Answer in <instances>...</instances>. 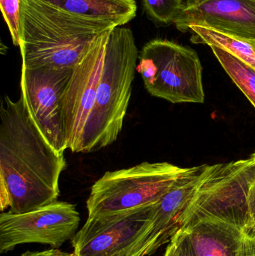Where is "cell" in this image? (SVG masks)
<instances>
[{
	"label": "cell",
	"mask_w": 255,
	"mask_h": 256,
	"mask_svg": "<svg viewBox=\"0 0 255 256\" xmlns=\"http://www.w3.org/2000/svg\"><path fill=\"white\" fill-rule=\"evenodd\" d=\"M0 190L7 194L10 212L27 213L55 202L67 166L28 117L22 98L6 96L0 109Z\"/></svg>",
	"instance_id": "obj_1"
},
{
	"label": "cell",
	"mask_w": 255,
	"mask_h": 256,
	"mask_svg": "<svg viewBox=\"0 0 255 256\" xmlns=\"http://www.w3.org/2000/svg\"><path fill=\"white\" fill-rule=\"evenodd\" d=\"M22 67L73 70L94 40L117 28L63 13L39 0H23L21 9Z\"/></svg>",
	"instance_id": "obj_2"
},
{
	"label": "cell",
	"mask_w": 255,
	"mask_h": 256,
	"mask_svg": "<svg viewBox=\"0 0 255 256\" xmlns=\"http://www.w3.org/2000/svg\"><path fill=\"white\" fill-rule=\"evenodd\" d=\"M139 55L131 30L117 27L111 31L97 84L88 153L110 146L121 134Z\"/></svg>",
	"instance_id": "obj_3"
},
{
	"label": "cell",
	"mask_w": 255,
	"mask_h": 256,
	"mask_svg": "<svg viewBox=\"0 0 255 256\" xmlns=\"http://www.w3.org/2000/svg\"><path fill=\"white\" fill-rule=\"evenodd\" d=\"M190 168L169 162H144L107 172L91 188L86 202L88 218L154 206Z\"/></svg>",
	"instance_id": "obj_4"
},
{
	"label": "cell",
	"mask_w": 255,
	"mask_h": 256,
	"mask_svg": "<svg viewBox=\"0 0 255 256\" xmlns=\"http://www.w3.org/2000/svg\"><path fill=\"white\" fill-rule=\"evenodd\" d=\"M136 72L151 96L176 104H204L202 66L196 51L155 39L139 55Z\"/></svg>",
	"instance_id": "obj_5"
},
{
	"label": "cell",
	"mask_w": 255,
	"mask_h": 256,
	"mask_svg": "<svg viewBox=\"0 0 255 256\" xmlns=\"http://www.w3.org/2000/svg\"><path fill=\"white\" fill-rule=\"evenodd\" d=\"M111 31L99 36L74 68L61 100L66 144L73 153H88L89 150L97 84Z\"/></svg>",
	"instance_id": "obj_6"
},
{
	"label": "cell",
	"mask_w": 255,
	"mask_h": 256,
	"mask_svg": "<svg viewBox=\"0 0 255 256\" xmlns=\"http://www.w3.org/2000/svg\"><path fill=\"white\" fill-rule=\"evenodd\" d=\"M152 206L88 218L73 239L76 256H146Z\"/></svg>",
	"instance_id": "obj_7"
},
{
	"label": "cell",
	"mask_w": 255,
	"mask_h": 256,
	"mask_svg": "<svg viewBox=\"0 0 255 256\" xmlns=\"http://www.w3.org/2000/svg\"><path fill=\"white\" fill-rule=\"evenodd\" d=\"M80 218L76 206L64 202L27 213L2 212L0 215V252L7 254L26 244L49 245L54 249L73 240Z\"/></svg>",
	"instance_id": "obj_8"
},
{
	"label": "cell",
	"mask_w": 255,
	"mask_h": 256,
	"mask_svg": "<svg viewBox=\"0 0 255 256\" xmlns=\"http://www.w3.org/2000/svg\"><path fill=\"white\" fill-rule=\"evenodd\" d=\"M73 70L22 67L21 96L30 120L58 153L67 148L61 118V100Z\"/></svg>",
	"instance_id": "obj_9"
},
{
	"label": "cell",
	"mask_w": 255,
	"mask_h": 256,
	"mask_svg": "<svg viewBox=\"0 0 255 256\" xmlns=\"http://www.w3.org/2000/svg\"><path fill=\"white\" fill-rule=\"evenodd\" d=\"M187 32L201 26L239 38L255 40V0H200L187 2L174 22Z\"/></svg>",
	"instance_id": "obj_10"
},
{
	"label": "cell",
	"mask_w": 255,
	"mask_h": 256,
	"mask_svg": "<svg viewBox=\"0 0 255 256\" xmlns=\"http://www.w3.org/2000/svg\"><path fill=\"white\" fill-rule=\"evenodd\" d=\"M209 168L207 164L190 168L152 206L145 256L154 255L181 230L183 214Z\"/></svg>",
	"instance_id": "obj_11"
},
{
	"label": "cell",
	"mask_w": 255,
	"mask_h": 256,
	"mask_svg": "<svg viewBox=\"0 0 255 256\" xmlns=\"http://www.w3.org/2000/svg\"><path fill=\"white\" fill-rule=\"evenodd\" d=\"M181 230L187 233L196 256H255V239L223 221L202 218Z\"/></svg>",
	"instance_id": "obj_12"
},
{
	"label": "cell",
	"mask_w": 255,
	"mask_h": 256,
	"mask_svg": "<svg viewBox=\"0 0 255 256\" xmlns=\"http://www.w3.org/2000/svg\"><path fill=\"white\" fill-rule=\"evenodd\" d=\"M63 13L116 27L134 19L137 12L135 0H39Z\"/></svg>",
	"instance_id": "obj_13"
},
{
	"label": "cell",
	"mask_w": 255,
	"mask_h": 256,
	"mask_svg": "<svg viewBox=\"0 0 255 256\" xmlns=\"http://www.w3.org/2000/svg\"><path fill=\"white\" fill-rule=\"evenodd\" d=\"M188 32L192 33V43L221 48L255 70V40L232 37L201 26L190 27Z\"/></svg>",
	"instance_id": "obj_14"
},
{
	"label": "cell",
	"mask_w": 255,
	"mask_h": 256,
	"mask_svg": "<svg viewBox=\"0 0 255 256\" xmlns=\"http://www.w3.org/2000/svg\"><path fill=\"white\" fill-rule=\"evenodd\" d=\"M210 48L225 72L255 109V69L221 48L215 46Z\"/></svg>",
	"instance_id": "obj_15"
},
{
	"label": "cell",
	"mask_w": 255,
	"mask_h": 256,
	"mask_svg": "<svg viewBox=\"0 0 255 256\" xmlns=\"http://www.w3.org/2000/svg\"><path fill=\"white\" fill-rule=\"evenodd\" d=\"M147 16L158 26L174 24L185 4L183 0H142Z\"/></svg>",
	"instance_id": "obj_16"
},
{
	"label": "cell",
	"mask_w": 255,
	"mask_h": 256,
	"mask_svg": "<svg viewBox=\"0 0 255 256\" xmlns=\"http://www.w3.org/2000/svg\"><path fill=\"white\" fill-rule=\"evenodd\" d=\"M23 0H0V7L3 18L8 26L12 42L14 46H20L21 9Z\"/></svg>",
	"instance_id": "obj_17"
},
{
	"label": "cell",
	"mask_w": 255,
	"mask_h": 256,
	"mask_svg": "<svg viewBox=\"0 0 255 256\" xmlns=\"http://www.w3.org/2000/svg\"><path fill=\"white\" fill-rule=\"evenodd\" d=\"M172 239L176 243L178 256H196L187 233L184 230H180Z\"/></svg>",
	"instance_id": "obj_18"
},
{
	"label": "cell",
	"mask_w": 255,
	"mask_h": 256,
	"mask_svg": "<svg viewBox=\"0 0 255 256\" xmlns=\"http://www.w3.org/2000/svg\"><path fill=\"white\" fill-rule=\"evenodd\" d=\"M21 256H76L74 254H67L57 249L49 250L42 252H28L22 254Z\"/></svg>",
	"instance_id": "obj_19"
},
{
	"label": "cell",
	"mask_w": 255,
	"mask_h": 256,
	"mask_svg": "<svg viewBox=\"0 0 255 256\" xmlns=\"http://www.w3.org/2000/svg\"><path fill=\"white\" fill-rule=\"evenodd\" d=\"M164 256H178L177 252V245L175 240L172 239V242L169 244L166 250Z\"/></svg>",
	"instance_id": "obj_20"
},
{
	"label": "cell",
	"mask_w": 255,
	"mask_h": 256,
	"mask_svg": "<svg viewBox=\"0 0 255 256\" xmlns=\"http://www.w3.org/2000/svg\"><path fill=\"white\" fill-rule=\"evenodd\" d=\"M188 2H193L200 1V0H187Z\"/></svg>",
	"instance_id": "obj_21"
}]
</instances>
